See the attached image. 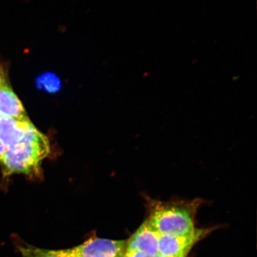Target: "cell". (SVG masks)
<instances>
[{
	"label": "cell",
	"mask_w": 257,
	"mask_h": 257,
	"mask_svg": "<svg viewBox=\"0 0 257 257\" xmlns=\"http://www.w3.org/2000/svg\"><path fill=\"white\" fill-rule=\"evenodd\" d=\"M18 248L22 257H59L54 253L53 250L37 248L26 243H18Z\"/></svg>",
	"instance_id": "obj_8"
},
{
	"label": "cell",
	"mask_w": 257,
	"mask_h": 257,
	"mask_svg": "<svg viewBox=\"0 0 257 257\" xmlns=\"http://www.w3.org/2000/svg\"><path fill=\"white\" fill-rule=\"evenodd\" d=\"M92 257H107V256H92Z\"/></svg>",
	"instance_id": "obj_14"
},
{
	"label": "cell",
	"mask_w": 257,
	"mask_h": 257,
	"mask_svg": "<svg viewBox=\"0 0 257 257\" xmlns=\"http://www.w3.org/2000/svg\"><path fill=\"white\" fill-rule=\"evenodd\" d=\"M5 82V76L3 75V73L0 69V86H1L3 83Z\"/></svg>",
	"instance_id": "obj_12"
},
{
	"label": "cell",
	"mask_w": 257,
	"mask_h": 257,
	"mask_svg": "<svg viewBox=\"0 0 257 257\" xmlns=\"http://www.w3.org/2000/svg\"><path fill=\"white\" fill-rule=\"evenodd\" d=\"M152 257H179V256H166V255H163L160 254V253H158V254L154 255Z\"/></svg>",
	"instance_id": "obj_13"
},
{
	"label": "cell",
	"mask_w": 257,
	"mask_h": 257,
	"mask_svg": "<svg viewBox=\"0 0 257 257\" xmlns=\"http://www.w3.org/2000/svg\"><path fill=\"white\" fill-rule=\"evenodd\" d=\"M211 229H196L184 236L160 234L159 253L170 256L186 257L195 243L210 233Z\"/></svg>",
	"instance_id": "obj_4"
},
{
	"label": "cell",
	"mask_w": 257,
	"mask_h": 257,
	"mask_svg": "<svg viewBox=\"0 0 257 257\" xmlns=\"http://www.w3.org/2000/svg\"><path fill=\"white\" fill-rule=\"evenodd\" d=\"M49 153V141L43 134L36 139L8 148L0 159L3 173L6 176L16 173L39 176L41 164Z\"/></svg>",
	"instance_id": "obj_2"
},
{
	"label": "cell",
	"mask_w": 257,
	"mask_h": 257,
	"mask_svg": "<svg viewBox=\"0 0 257 257\" xmlns=\"http://www.w3.org/2000/svg\"><path fill=\"white\" fill-rule=\"evenodd\" d=\"M37 82L45 90L50 92H57L60 88V80L53 73H47L40 77Z\"/></svg>",
	"instance_id": "obj_9"
},
{
	"label": "cell",
	"mask_w": 257,
	"mask_h": 257,
	"mask_svg": "<svg viewBox=\"0 0 257 257\" xmlns=\"http://www.w3.org/2000/svg\"><path fill=\"white\" fill-rule=\"evenodd\" d=\"M8 148L6 147L5 145L3 143L2 141L0 140V159L2 158L4 154L7 150Z\"/></svg>",
	"instance_id": "obj_11"
},
{
	"label": "cell",
	"mask_w": 257,
	"mask_h": 257,
	"mask_svg": "<svg viewBox=\"0 0 257 257\" xmlns=\"http://www.w3.org/2000/svg\"><path fill=\"white\" fill-rule=\"evenodd\" d=\"M32 124L30 120H18L0 115V140L7 148L17 146Z\"/></svg>",
	"instance_id": "obj_6"
},
{
	"label": "cell",
	"mask_w": 257,
	"mask_h": 257,
	"mask_svg": "<svg viewBox=\"0 0 257 257\" xmlns=\"http://www.w3.org/2000/svg\"><path fill=\"white\" fill-rule=\"evenodd\" d=\"M0 115L18 120H30L20 99L6 82L0 86Z\"/></svg>",
	"instance_id": "obj_7"
},
{
	"label": "cell",
	"mask_w": 257,
	"mask_h": 257,
	"mask_svg": "<svg viewBox=\"0 0 257 257\" xmlns=\"http://www.w3.org/2000/svg\"><path fill=\"white\" fill-rule=\"evenodd\" d=\"M148 211L147 220L162 234L184 236L197 229L195 220L199 208L204 204L200 198L193 200L161 201L144 195Z\"/></svg>",
	"instance_id": "obj_1"
},
{
	"label": "cell",
	"mask_w": 257,
	"mask_h": 257,
	"mask_svg": "<svg viewBox=\"0 0 257 257\" xmlns=\"http://www.w3.org/2000/svg\"><path fill=\"white\" fill-rule=\"evenodd\" d=\"M160 233L146 220L127 241V246L139 250L148 257L159 253Z\"/></svg>",
	"instance_id": "obj_5"
},
{
	"label": "cell",
	"mask_w": 257,
	"mask_h": 257,
	"mask_svg": "<svg viewBox=\"0 0 257 257\" xmlns=\"http://www.w3.org/2000/svg\"><path fill=\"white\" fill-rule=\"evenodd\" d=\"M122 257H123V256H122Z\"/></svg>",
	"instance_id": "obj_15"
},
{
	"label": "cell",
	"mask_w": 257,
	"mask_h": 257,
	"mask_svg": "<svg viewBox=\"0 0 257 257\" xmlns=\"http://www.w3.org/2000/svg\"><path fill=\"white\" fill-rule=\"evenodd\" d=\"M123 257H148L145 253L135 248L126 247Z\"/></svg>",
	"instance_id": "obj_10"
},
{
	"label": "cell",
	"mask_w": 257,
	"mask_h": 257,
	"mask_svg": "<svg viewBox=\"0 0 257 257\" xmlns=\"http://www.w3.org/2000/svg\"><path fill=\"white\" fill-rule=\"evenodd\" d=\"M127 242L126 240L91 237L85 242L72 248L53 250V252L59 257H122L126 250Z\"/></svg>",
	"instance_id": "obj_3"
}]
</instances>
